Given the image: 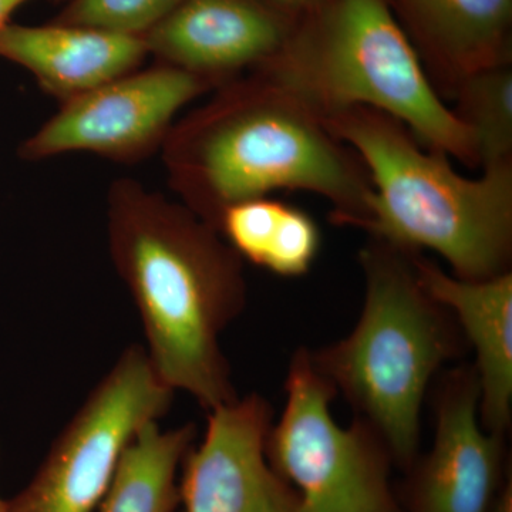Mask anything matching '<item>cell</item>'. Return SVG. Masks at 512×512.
Returning a JSON list of instances; mask_svg holds the SVG:
<instances>
[{
  "label": "cell",
  "instance_id": "ac0fdd59",
  "mask_svg": "<svg viewBox=\"0 0 512 512\" xmlns=\"http://www.w3.org/2000/svg\"><path fill=\"white\" fill-rule=\"evenodd\" d=\"M185 0H72L56 23L144 36Z\"/></svg>",
  "mask_w": 512,
  "mask_h": 512
},
{
  "label": "cell",
  "instance_id": "6da1fadb",
  "mask_svg": "<svg viewBox=\"0 0 512 512\" xmlns=\"http://www.w3.org/2000/svg\"><path fill=\"white\" fill-rule=\"evenodd\" d=\"M107 235L158 377L207 412L237 399L220 343L247 301L237 252L184 204L131 178L110 187Z\"/></svg>",
  "mask_w": 512,
  "mask_h": 512
},
{
  "label": "cell",
  "instance_id": "8fae6325",
  "mask_svg": "<svg viewBox=\"0 0 512 512\" xmlns=\"http://www.w3.org/2000/svg\"><path fill=\"white\" fill-rule=\"evenodd\" d=\"M296 18L261 0H185L143 37L161 63L218 89L278 55Z\"/></svg>",
  "mask_w": 512,
  "mask_h": 512
},
{
  "label": "cell",
  "instance_id": "4fadbf2b",
  "mask_svg": "<svg viewBox=\"0 0 512 512\" xmlns=\"http://www.w3.org/2000/svg\"><path fill=\"white\" fill-rule=\"evenodd\" d=\"M147 53L143 36L62 23L0 28V57L28 69L63 103L134 72Z\"/></svg>",
  "mask_w": 512,
  "mask_h": 512
},
{
  "label": "cell",
  "instance_id": "5b68a950",
  "mask_svg": "<svg viewBox=\"0 0 512 512\" xmlns=\"http://www.w3.org/2000/svg\"><path fill=\"white\" fill-rule=\"evenodd\" d=\"M366 293L355 329L311 352L313 365L382 436L394 467L419 456L420 416L441 366L463 355V333L417 279L412 254L372 239L360 251Z\"/></svg>",
  "mask_w": 512,
  "mask_h": 512
},
{
  "label": "cell",
  "instance_id": "ba28073f",
  "mask_svg": "<svg viewBox=\"0 0 512 512\" xmlns=\"http://www.w3.org/2000/svg\"><path fill=\"white\" fill-rule=\"evenodd\" d=\"M214 84L161 63L64 101L62 109L19 148L28 161L89 151L137 163L163 147L175 114Z\"/></svg>",
  "mask_w": 512,
  "mask_h": 512
},
{
  "label": "cell",
  "instance_id": "2e32d148",
  "mask_svg": "<svg viewBox=\"0 0 512 512\" xmlns=\"http://www.w3.org/2000/svg\"><path fill=\"white\" fill-rule=\"evenodd\" d=\"M194 424L163 430L150 421L124 448L97 512H174L178 468L194 446Z\"/></svg>",
  "mask_w": 512,
  "mask_h": 512
},
{
  "label": "cell",
  "instance_id": "d6986e66",
  "mask_svg": "<svg viewBox=\"0 0 512 512\" xmlns=\"http://www.w3.org/2000/svg\"><path fill=\"white\" fill-rule=\"evenodd\" d=\"M487 512H512V477L511 471L505 478L503 485L495 495L493 503L488 507Z\"/></svg>",
  "mask_w": 512,
  "mask_h": 512
},
{
  "label": "cell",
  "instance_id": "3957f363",
  "mask_svg": "<svg viewBox=\"0 0 512 512\" xmlns=\"http://www.w3.org/2000/svg\"><path fill=\"white\" fill-rule=\"evenodd\" d=\"M322 121L369 174L373 192L363 229L372 239L409 254L436 252L468 281L510 272L512 165L471 180L382 111L353 107Z\"/></svg>",
  "mask_w": 512,
  "mask_h": 512
},
{
  "label": "cell",
  "instance_id": "30bf717a",
  "mask_svg": "<svg viewBox=\"0 0 512 512\" xmlns=\"http://www.w3.org/2000/svg\"><path fill=\"white\" fill-rule=\"evenodd\" d=\"M274 409L251 393L208 412L200 446L184 457V512H305L296 488L266 457Z\"/></svg>",
  "mask_w": 512,
  "mask_h": 512
},
{
  "label": "cell",
  "instance_id": "9c48e42d",
  "mask_svg": "<svg viewBox=\"0 0 512 512\" xmlns=\"http://www.w3.org/2000/svg\"><path fill=\"white\" fill-rule=\"evenodd\" d=\"M478 402L476 367H454L440 377L433 443L404 471L397 491L402 512H487L507 478V457L505 436L484 429Z\"/></svg>",
  "mask_w": 512,
  "mask_h": 512
},
{
  "label": "cell",
  "instance_id": "5bb4252c",
  "mask_svg": "<svg viewBox=\"0 0 512 512\" xmlns=\"http://www.w3.org/2000/svg\"><path fill=\"white\" fill-rule=\"evenodd\" d=\"M389 2L429 63L434 86L451 94L468 74L511 63L512 0Z\"/></svg>",
  "mask_w": 512,
  "mask_h": 512
},
{
  "label": "cell",
  "instance_id": "277c9868",
  "mask_svg": "<svg viewBox=\"0 0 512 512\" xmlns=\"http://www.w3.org/2000/svg\"><path fill=\"white\" fill-rule=\"evenodd\" d=\"M252 73L320 119L353 107L382 111L421 146L480 165L473 133L440 99L389 0H325L299 15L278 55Z\"/></svg>",
  "mask_w": 512,
  "mask_h": 512
},
{
  "label": "cell",
  "instance_id": "44dd1931",
  "mask_svg": "<svg viewBox=\"0 0 512 512\" xmlns=\"http://www.w3.org/2000/svg\"><path fill=\"white\" fill-rule=\"evenodd\" d=\"M26 2H29V0H0V28L9 23V18L13 15V12Z\"/></svg>",
  "mask_w": 512,
  "mask_h": 512
},
{
  "label": "cell",
  "instance_id": "e0dca14e",
  "mask_svg": "<svg viewBox=\"0 0 512 512\" xmlns=\"http://www.w3.org/2000/svg\"><path fill=\"white\" fill-rule=\"evenodd\" d=\"M451 96L454 113L473 133L483 170L512 165L511 63L468 74Z\"/></svg>",
  "mask_w": 512,
  "mask_h": 512
},
{
  "label": "cell",
  "instance_id": "8992f818",
  "mask_svg": "<svg viewBox=\"0 0 512 512\" xmlns=\"http://www.w3.org/2000/svg\"><path fill=\"white\" fill-rule=\"evenodd\" d=\"M286 403L266 439L271 466L296 488L305 512H402L393 488L392 454L382 436L356 417L333 419L335 389L313 365L311 352L292 356Z\"/></svg>",
  "mask_w": 512,
  "mask_h": 512
},
{
  "label": "cell",
  "instance_id": "7402d4cb",
  "mask_svg": "<svg viewBox=\"0 0 512 512\" xmlns=\"http://www.w3.org/2000/svg\"><path fill=\"white\" fill-rule=\"evenodd\" d=\"M0 512H6V501L0 498Z\"/></svg>",
  "mask_w": 512,
  "mask_h": 512
},
{
  "label": "cell",
  "instance_id": "7a4b0ae2",
  "mask_svg": "<svg viewBox=\"0 0 512 512\" xmlns=\"http://www.w3.org/2000/svg\"><path fill=\"white\" fill-rule=\"evenodd\" d=\"M171 188L217 231L222 212L278 190L312 192L332 220L363 229L372 184L352 148L302 101L251 73L218 87L163 144Z\"/></svg>",
  "mask_w": 512,
  "mask_h": 512
},
{
  "label": "cell",
  "instance_id": "52a82bcc",
  "mask_svg": "<svg viewBox=\"0 0 512 512\" xmlns=\"http://www.w3.org/2000/svg\"><path fill=\"white\" fill-rule=\"evenodd\" d=\"M173 396L144 346H128L53 441L32 481L6 501V512H94L124 448L168 412Z\"/></svg>",
  "mask_w": 512,
  "mask_h": 512
},
{
  "label": "cell",
  "instance_id": "ffe728a7",
  "mask_svg": "<svg viewBox=\"0 0 512 512\" xmlns=\"http://www.w3.org/2000/svg\"><path fill=\"white\" fill-rule=\"evenodd\" d=\"M322 2H325V0H268V3L276 6V8L285 10V12L292 13L295 16L316 8Z\"/></svg>",
  "mask_w": 512,
  "mask_h": 512
},
{
  "label": "cell",
  "instance_id": "7c38bea8",
  "mask_svg": "<svg viewBox=\"0 0 512 512\" xmlns=\"http://www.w3.org/2000/svg\"><path fill=\"white\" fill-rule=\"evenodd\" d=\"M424 291L450 311L476 353L480 421L488 433L505 436L512 414V274L483 281L447 274L439 265L412 254Z\"/></svg>",
  "mask_w": 512,
  "mask_h": 512
},
{
  "label": "cell",
  "instance_id": "9a60e30c",
  "mask_svg": "<svg viewBox=\"0 0 512 512\" xmlns=\"http://www.w3.org/2000/svg\"><path fill=\"white\" fill-rule=\"evenodd\" d=\"M217 231L242 261L286 278L308 274L322 242L311 215L269 197L231 205Z\"/></svg>",
  "mask_w": 512,
  "mask_h": 512
}]
</instances>
